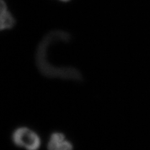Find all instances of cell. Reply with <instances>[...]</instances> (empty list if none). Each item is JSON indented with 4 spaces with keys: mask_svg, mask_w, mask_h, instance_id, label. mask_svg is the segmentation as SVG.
<instances>
[{
    "mask_svg": "<svg viewBox=\"0 0 150 150\" xmlns=\"http://www.w3.org/2000/svg\"><path fill=\"white\" fill-rule=\"evenodd\" d=\"M47 147L50 150H70L73 148V144L63 133L54 132L50 135Z\"/></svg>",
    "mask_w": 150,
    "mask_h": 150,
    "instance_id": "cell-2",
    "label": "cell"
},
{
    "mask_svg": "<svg viewBox=\"0 0 150 150\" xmlns=\"http://www.w3.org/2000/svg\"><path fill=\"white\" fill-rule=\"evenodd\" d=\"M59 1H63V2H68V1H69L70 0H59Z\"/></svg>",
    "mask_w": 150,
    "mask_h": 150,
    "instance_id": "cell-4",
    "label": "cell"
},
{
    "mask_svg": "<svg viewBox=\"0 0 150 150\" xmlns=\"http://www.w3.org/2000/svg\"><path fill=\"white\" fill-rule=\"evenodd\" d=\"M15 24V18L8 11L5 1L0 0V31L10 30Z\"/></svg>",
    "mask_w": 150,
    "mask_h": 150,
    "instance_id": "cell-3",
    "label": "cell"
},
{
    "mask_svg": "<svg viewBox=\"0 0 150 150\" xmlns=\"http://www.w3.org/2000/svg\"><path fill=\"white\" fill-rule=\"evenodd\" d=\"M11 140L16 146L28 150L38 149L41 145L39 134L26 126H20L14 130Z\"/></svg>",
    "mask_w": 150,
    "mask_h": 150,
    "instance_id": "cell-1",
    "label": "cell"
}]
</instances>
